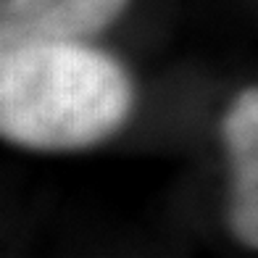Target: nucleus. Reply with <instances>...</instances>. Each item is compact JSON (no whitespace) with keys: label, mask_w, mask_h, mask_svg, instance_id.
<instances>
[{"label":"nucleus","mask_w":258,"mask_h":258,"mask_svg":"<svg viewBox=\"0 0 258 258\" xmlns=\"http://www.w3.org/2000/svg\"><path fill=\"white\" fill-rule=\"evenodd\" d=\"M221 140L232 171L229 229L237 242L258 250V87L232 100L221 119Z\"/></svg>","instance_id":"7ed1b4c3"},{"label":"nucleus","mask_w":258,"mask_h":258,"mask_svg":"<svg viewBox=\"0 0 258 258\" xmlns=\"http://www.w3.org/2000/svg\"><path fill=\"white\" fill-rule=\"evenodd\" d=\"M132 103L124 66L90 45L42 42L0 53V135L14 145H100L126 121Z\"/></svg>","instance_id":"f257e3e1"},{"label":"nucleus","mask_w":258,"mask_h":258,"mask_svg":"<svg viewBox=\"0 0 258 258\" xmlns=\"http://www.w3.org/2000/svg\"><path fill=\"white\" fill-rule=\"evenodd\" d=\"M129 0H0V50L79 42L121 16Z\"/></svg>","instance_id":"f03ea898"}]
</instances>
